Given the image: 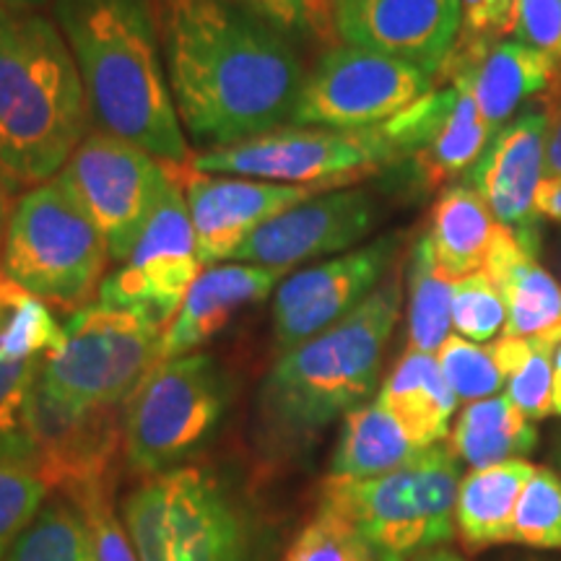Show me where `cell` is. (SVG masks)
I'll list each match as a JSON object with an SVG mask.
<instances>
[{"instance_id":"cell-38","label":"cell","mask_w":561,"mask_h":561,"mask_svg":"<svg viewBox=\"0 0 561 561\" xmlns=\"http://www.w3.org/2000/svg\"><path fill=\"white\" fill-rule=\"evenodd\" d=\"M50 496V486L30 471L0 466V561L32 523L42 502Z\"/></svg>"},{"instance_id":"cell-11","label":"cell","mask_w":561,"mask_h":561,"mask_svg":"<svg viewBox=\"0 0 561 561\" xmlns=\"http://www.w3.org/2000/svg\"><path fill=\"white\" fill-rule=\"evenodd\" d=\"M172 172L174 164L151 157L130 140L89 130L55 180L102 231L112 261L125 263L170 185Z\"/></svg>"},{"instance_id":"cell-16","label":"cell","mask_w":561,"mask_h":561,"mask_svg":"<svg viewBox=\"0 0 561 561\" xmlns=\"http://www.w3.org/2000/svg\"><path fill=\"white\" fill-rule=\"evenodd\" d=\"M377 221H380V206L364 187L320 193L257 229L229 263L291 271L299 263L356 250V244L375 231Z\"/></svg>"},{"instance_id":"cell-25","label":"cell","mask_w":561,"mask_h":561,"mask_svg":"<svg viewBox=\"0 0 561 561\" xmlns=\"http://www.w3.org/2000/svg\"><path fill=\"white\" fill-rule=\"evenodd\" d=\"M500 227L479 191L468 182H458L439 193L424 234L437 268L447 278L460 280L483 271Z\"/></svg>"},{"instance_id":"cell-8","label":"cell","mask_w":561,"mask_h":561,"mask_svg":"<svg viewBox=\"0 0 561 561\" xmlns=\"http://www.w3.org/2000/svg\"><path fill=\"white\" fill-rule=\"evenodd\" d=\"M229 405V382L214 356L185 354L149 371L125 403L123 447L146 479L185 466L214 437Z\"/></svg>"},{"instance_id":"cell-21","label":"cell","mask_w":561,"mask_h":561,"mask_svg":"<svg viewBox=\"0 0 561 561\" xmlns=\"http://www.w3.org/2000/svg\"><path fill=\"white\" fill-rule=\"evenodd\" d=\"M559 81L557 62L517 39L491 47L453 45L434 79V83H460L471 91L494 133L507 125L525 102L541 100Z\"/></svg>"},{"instance_id":"cell-43","label":"cell","mask_w":561,"mask_h":561,"mask_svg":"<svg viewBox=\"0 0 561 561\" xmlns=\"http://www.w3.org/2000/svg\"><path fill=\"white\" fill-rule=\"evenodd\" d=\"M536 219L561 224V180L559 178H543L536 191Z\"/></svg>"},{"instance_id":"cell-12","label":"cell","mask_w":561,"mask_h":561,"mask_svg":"<svg viewBox=\"0 0 561 561\" xmlns=\"http://www.w3.org/2000/svg\"><path fill=\"white\" fill-rule=\"evenodd\" d=\"M437 87L411 62L362 47H328L307 70L291 125L333 130L380 128Z\"/></svg>"},{"instance_id":"cell-15","label":"cell","mask_w":561,"mask_h":561,"mask_svg":"<svg viewBox=\"0 0 561 561\" xmlns=\"http://www.w3.org/2000/svg\"><path fill=\"white\" fill-rule=\"evenodd\" d=\"M382 128L401 164H411L421 191H437L471 172L494 136L471 91L460 83H437Z\"/></svg>"},{"instance_id":"cell-24","label":"cell","mask_w":561,"mask_h":561,"mask_svg":"<svg viewBox=\"0 0 561 561\" xmlns=\"http://www.w3.org/2000/svg\"><path fill=\"white\" fill-rule=\"evenodd\" d=\"M377 403L401 424L419 450L450 437V421L458 409V398L442 375L437 356L413 348L392 367Z\"/></svg>"},{"instance_id":"cell-2","label":"cell","mask_w":561,"mask_h":561,"mask_svg":"<svg viewBox=\"0 0 561 561\" xmlns=\"http://www.w3.org/2000/svg\"><path fill=\"white\" fill-rule=\"evenodd\" d=\"M96 130L170 164L193 159L174 110L149 0H55Z\"/></svg>"},{"instance_id":"cell-31","label":"cell","mask_w":561,"mask_h":561,"mask_svg":"<svg viewBox=\"0 0 561 561\" xmlns=\"http://www.w3.org/2000/svg\"><path fill=\"white\" fill-rule=\"evenodd\" d=\"M3 561H94L81 510L62 494L47 496Z\"/></svg>"},{"instance_id":"cell-5","label":"cell","mask_w":561,"mask_h":561,"mask_svg":"<svg viewBox=\"0 0 561 561\" xmlns=\"http://www.w3.org/2000/svg\"><path fill=\"white\" fill-rule=\"evenodd\" d=\"M140 561H280L284 541L240 483L206 466L151 476L123 502Z\"/></svg>"},{"instance_id":"cell-40","label":"cell","mask_w":561,"mask_h":561,"mask_svg":"<svg viewBox=\"0 0 561 561\" xmlns=\"http://www.w3.org/2000/svg\"><path fill=\"white\" fill-rule=\"evenodd\" d=\"M520 0H460V32L455 45L491 47L515 34Z\"/></svg>"},{"instance_id":"cell-26","label":"cell","mask_w":561,"mask_h":561,"mask_svg":"<svg viewBox=\"0 0 561 561\" xmlns=\"http://www.w3.org/2000/svg\"><path fill=\"white\" fill-rule=\"evenodd\" d=\"M536 468L528 460H507L471 471L460 481L455 530L468 551L512 543L517 502Z\"/></svg>"},{"instance_id":"cell-9","label":"cell","mask_w":561,"mask_h":561,"mask_svg":"<svg viewBox=\"0 0 561 561\" xmlns=\"http://www.w3.org/2000/svg\"><path fill=\"white\" fill-rule=\"evenodd\" d=\"M161 331L125 310L89 305L62 325V339L42 356L39 388L73 409H117L161 362Z\"/></svg>"},{"instance_id":"cell-29","label":"cell","mask_w":561,"mask_h":561,"mask_svg":"<svg viewBox=\"0 0 561 561\" xmlns=\"http://www.w3.org/2000/svg\"><path fill=\"white\" fill-rule=\"evenodd\" d=\"M453 289L455 280L437 268L430 240L421 231L409 257V348L437 354L450 339Z\"/></svg>"},{"instance_id":"cell-10","label":"cell","mask_w":561,"mask_h":561,"mask_svg":"<svg viewBox=\"0 0 561 561\" xmlns=\"http://www.w3.org/2000/svg\"><path fill=\"white\" fill-rule=\"evenodd\" d=\"M396 164L401 159L382 125L367 130L284 125L242 144L195 151L191 159L198 172L318 187L322 193L343 191Z\"/></svg>"},{"instance_id":"cell-23","label":"cell","mask_w":561,"mask_h":561,"mask_svg":"<svg viewBox=\"0 0 561 561\" xmlns=\"http://www.w3.org/2000/svg\"><path fill=\"white\" fill-rule=\"evenodd\" d=\"M483 273L494 280L507 305L504 335L557 351L561 346V284L515 231L500 227Z\"/></svg>"},{"instance_id":"cell-18","label":"cell","mask_w":561,"mask_h":561,"mask_svg":"<svg viewBox=\"0 0 561 561\" xmlns=\"http://www.w3.org/2000/svg\"><path fill=\"white\" fill-rule=\"evenodd\" d=\"M460 32V0H335L339 42L437 79Z\"/></svg>"},{"instance_id":"cell-1","label":"cell","mask_w":561,"mask_h":561,"mask_svg":"<svg viewBox=\"0 0 561 561\" xmlns=\"http://www.w3.org/2000/svg\"><path fill=\"white\" fill-rule=\"evenodd\" d=\"M174 110L206 149L291 125L307 70L291 39L229 0H149Z\"/></svg>"},{"instance_id":"cell-14","label":"cell","mask_w":561,"mask_h":561,"mask_svg":"<svg viewBox=\"0 0 561 561\" xmlns=\"http://www.w3.org/2000/svg\"><path fill=\"white\" fill-rule=\"evenodd\" d=\"M401 248L403 231H392L286 276L273 299V341L280 354L354 312L396 268Z\"/></svg>"},{"instance_id":"cell-13","label":"cell","mask_w":561,"mask_h":561,"mask_svg":"<svg viewBox=\"0 0 561 561\" xmlns=\"http://www.w3.org/2000/svg\"><path fill=\"white\" fill-rule=\"evenodd\" d=\"M180 167L174 164L170 185L130 257L104 276L96 294V305L138 314L161 331L174 320L203 271L198 237L182 193Z\"/></svg>"},{"instance_id":"cell-19","label":"cell","mask_w":561,"mask_h":561,"mask_svg":"<svg viewBox=\"0 0 561 561\" xmlns=\"http://www.w3.org/2000/svg\"><path fill=\"white\" fill-rule=\"evenodd\" d=\"M546 144L549 115L543 107H530L491 136L481 159L466 174V182L486 201L494 219L515 231L533 255L541 250V231L533 206L546 174Z\"/></svg>"},{"instance_id":"cell-42","label":"cell","mask_w":561,"mask_h":561,"mask_svg":"<svg viewBox=\"0 0 561 561\" xmlns=\"http://www.w3.org/2000/svg\"><path fill=\"white\" fill-rule=\"evenodd\" d=\"M538 102H541L546 115H549V144H546V174L543 178L561 180V81Z\"/></svg>"},{"instance_id":"cell-44","label":"cell","mask_w":561,"mask_h":561,"mask_svg":"<svg viewBox=\"0 0 561 561\" xmlns=\"http://www.w3.org/2000/svg\"><path fill=\"white\" fill-rule=\"evenodd\" d=\"M11 180L0 174V257H3V244H5V231H9L11 221Z\"/></svg>"},{"instance_id":"cell-3","label":"cell","mask_w":561,"mask_h":561,"mask_svg":"<svg viewBox=\"0 0 561 561\" xmlns=\"http://www.w3.org/2000/svg\"><path fill=\"white\" fill-rule=\"evenodd\" d=\"M401 307L403 280L396 265L354 312L278 356L257 396L265 453L278 460L297 455L335 419L367 403L380 382Z\"/></svg>"},{"instance_id":"cell-41","label":"cell","mask_w":561,"mask_h":561,"mask_svg":"<svg viewBox=\"0 0 561 561\" xmlns=\"http://www.w3.org/2000/svg\"><path fill=\"white\" fill-rule=\"evenodd\" d=\"M515 37L561 68V0H520Z\"/></svg>"},{"instance_id":"cell-17","label":"cell","mask_w":561,"mask_h":561,"mask_svg":"<svg viewBox=\"0 0 561 561\" xmlns=\"http://www.w3.org/2000/svg\"><path fill=\"white\" fill-rule=\"evenodd\" d=\"M180 182L198 237L203 268L229 263L257 229L297 203L322 193L318 187L198 172L191 161L180 167Z\"/></svg>"},{"instance_id":"cell-27","label":"cell","mask_w":561,"mask_h":561,"mask_svg":"<svg viewBox=\"0 0 561 561\" xmlns=\"http://www.w3.org/2000/svg\"><path fill=\"white\" fill-rule=\"evenodd\" d=\"M419 453L401 424L380 403H364L343 416L339 445L331 458V476L359 481L377 479L409 466Z\"/></svg>"},{"instance_id":"cell-30","label":"cell","mask_w":561,"mask_h":561,"mask_svg":"<svg viewBox=\"0 0 561 561\" xmlns=\"http://www.w3.org/2000/svg\"><path fill=\"white\" fill-rule=\"evenodd\" d=\"M42 356L0 364V466L37 476V401Z\"/></svg>"},{"instance_id":"cell-32","label":"cell","mask_w":561,"mask_h":561,"mask_svg":"<svg viewBox=\"0 0 561 561\" xmlns=\"http://www.w3.org/2000/svg\"><path fill=\"white\" fill-rule=\"evenodd\" d=\"M60 339L62 325L50 305L0 273V364L37 359Z\"/></svg>"},{"instance_id":"cell-48","label":"cell","mask_w":561,"mask_h":561,"mask_svg":"<svg viewBox=\"0 0 561 561\" xmlns=\"http://www.w3.org/2000/svg\"><path fill=\"white\" fill-rule=\"evenodd\" d=\"M559 466H561V447H559Z\"/></svg>"},{"instance_id":"cell-45","label":"cell","mask_w":561,"mask_h":561,"mask_svg":"<svg viewBox=\"0 0 561 561\" xmlns=\"http://www.w3.org/2000/svg\"><path fill=\"white\" fill-rule=\"evenodd\" d=\"M553 413L561 416V346L553 351V385H551Z\"/></svg>"},{"instance_id":"cell-6","label":"cell","mask_w":561,"mask_h":561,"mask_svg":"<svg viewBox=\"0 0 561 561\" xmlns=\"http://www.w3.org/2000/svg\"><path fill=\"white\" fill-rule=\"evenodd\" d=\"M460 481L458 455L442 442L377 479L328 476L320 507L359 533L377 561H411L453 541Z\"/></svg>"},{"instance_id":"cell-20","label":"cell","mask_w":561,"mask_h":561,"mask_svg":"<svg viewBox=\"0 0 561 561\" xmlns=\"http://www.w3.org/2000/svg\"><path fill=\"white\" fill-rule=\"evenodd\" d=\"M37 476L62 496L115 483V460L123 442L117 409H73L55 401L37 382Z\"/></svg>"},{"instance_id":"cell-39","label":"cell","mask_w":561,"mask_h":561,"mask_svg":"<svg viewBox=\"0 0 561 561\" xmlns=\"http://www.w3.org/2000/svg\"><path fill=\"white\" fill-rule=\"evenodd\" d=\"M553 385V348L533 343L520 364L507 375L504 396L515 403V409L530 421H543L553 413L551 403Z\"/></svg>"},{"instance_id":"cell-28","label":"cell","mask_w":561,"mask_h":561,"mask_svg":"<svg viewBox=\"0 0 561 561\" xmlns=\"http://www.w3.org/2000/svg\"><path fill=\"white\" fill-rule=\"evenodd\" d=\"M536 445L538 430L507 396L468 403L450 432L453 453L473 471L507 460H525V455L536 450Z\"/></svg>"},{"instance_id":"cell-22","label":"cell","mask_w":561,"mask_h":561,"mask_svg":"<svg viewBox=\"0 0 561 561\" xmlns=\"http://www.w3.org/2000/svg\"><path fill=\"white\" fill-rule=\"evenodd\" d=\"M289 276L286 268L252 263L208 265L195 278L174 320L161 335V362L195 354L244 307L268 299Z\"/></svg>"},{"instance_id":"cell-37","label":"cell","mask_w":561,"mask_h":561,"mask_svg":"<svg viewBox=\"0 0 561 561\" xmlns=\"http://www.w3.org/2000/svg\"><path fill=\"white\" fill-rule=\"evenodd\" d=\"M280 561H377L364 538L343 517L318 507Z\"/></svg>"},{"instance_id":"cell-36","label":"cell","mask_w":561,"mask_h":561,"mask_svg":"<svg viewBox=\"0 0 561 561\" xmlns=\"http://www.w3.org/2000/svg\"><path fill=\"white\" fill-rule=\"evenodd\" d=\"M453 325L462 339L483 343L504 333L507 325V305L502 291L486 273H471V276L455 280L453 289Z\"/></svg>"},{"instance_id":"cell-4","label":"cell","mask_w":561,"mask_h":561,"mask_svg":"<svg viewBox=\"0 0 561 561\" xmlns=\"http://www.w3.org/2000/svg\"><path fill=\"white\" fill-rule=\"evenodd\" d=\"M89 121L58 21L0 5V174L32 187L55 180L89 136Z\"/></svg>"},{"instance_id":"cell-7","label":"cell","mask_w":561,"mask_h":561,"mask_svg":"<svg viewBox=\"0 0 561 561\" xmlns=\"http://www.w3.org/2000/svg\"><path fill=\"white\" fill-rule=\"evenodd\" d=\"M110 261L102 231L58 180L34 185L16 201L0 273L21 289L79 312L100 294Z\"/></svg>"},{"instance_id":"cell-46","label":"cell","mask_w":561,"mask_h":561,"mask_svg":"<svg viewBox=\"0 0 561 561\" xmlns=\"http://www.w3.org/2000/svg\"><path fill=\"white\" fill-rule=\"evenodd\" d=\"M411 561H468V559H462L460 553H455L450 549H445V546H439V549L419 553V557L411 559Z\"/></svg>"},{"instance_id":"cell-47","label":"cell","mask_w":561,"mask_h":561,"mask_svg":"<svg viewBox=\"0 0 561 561\" xmlns=\"http://www.w3.org/2000/svg\"><path fill=\"white\" fill-rule=\"evenodd\" d=\"M47 0H0V5L5 9H30V11H39Z\"/></svg>"},{"instance_id":"cell-33","label":"cell","mask_w":561,"mask_h":561,"mask_svg":"<svg viewBox=\"0 0 561 561\" xmlns=\"http://www.w3.org/2000/svg\"><path fill=\"white\" fill-rule=\"evenodd\" d=\"M512 543L561 551V476L536 468L523 489L512 525Z\"/></svg>"},{"instance_id":"cell-34","label":"cell","mask_w":561,"mask_h":561,"mask_svg":"<svg viewBox=\"0 0 561 561\" xmlns=\"http://www.w3.org/2000/svg\"><path fill=\"white\" fill-rule=\"evenodd\" d=\"M252 13L286 39L314 42L328 47L339 45L335 34V0H229Z\"/></svg>"},{"instance_id":"cell-35","label":"cell","mask_w":561,"mask_h":561,"mask_svg":"<svg viewBox=\"0 0 561 561\" xmlns=\"http://www.w3.org/2000/svg\"><path fill=\"white\" fill-rule=\"evenodd\" d=\"M434 356L455 398L462 403L486 401L507 385L489 346H479L462 335H450Z\"/></svg>"}]
</instances>
